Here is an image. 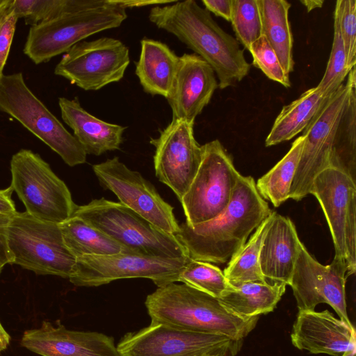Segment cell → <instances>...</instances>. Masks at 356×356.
I'll return each mask as SVG.
<instances>
[{
    "label": "cell",
    "mask_w": 356,
    "mask_h": 356,
    "mask_svg": "<svg viewBox=\"0 0 356 356\" xmlns=\"http://www.w3.org/2000/svg\"><path fill=\"white\" fill-rule=\"evenodd\" d=\"M329 168L343 172L356 182V94L341 121L331 151Z\"/></svg>",
    "instance_id": "31"
},
{
    "label": "cell",
    "mask_w": 356,
    "mask_h": 356,
    "mask_svg": "<svg viewBox=\"0 0 356 356\" xmlns=\"http://www.w3.org/2000/svg\"><path fill=\"white\" fill-rule=\"evenodd\" d=\"M218 87L211 65L195 54L179 56L177 72L170 92L166 99L172 119L195 120L209 103Z\"/></svg>",
    "instance_id": "19"
},
{
    "label": "cell",
    "mask_w": 356,
    "mask_h": 356,
    "mask_svg": "<svg viewBox=\"0 0 356 356\" xmlns=\"http://www.w3.org/2000/svg\"><path fill=\"white\" fill-rule=\"evenodd\" d=\"M117 3L120 6L123 8L124 9H127L129 8H134V7H143V6H161V5H165L168 3H172L175 1H146V0H142V1H134V0H129V1H122V0H116Z\"/></svg>",
    "instance_id": "41"
},
{
    "label": "cell",
    "mask_w": 356,
    "mask_h": 356,
    "mask_svg": "<svg viewBox=\"0 0 356 356\" xmlns=\"http://www.w3.org/2000/svg\"><path fill=\"white\" fill-rule=\"evenodd\" d=\"M13 188L9 187L0 189V213L13 214L15 213V202L12 199Z\"/></svg>",
    "instance_id": "40"
},
{
    "label": "cell",
    "mask_w": 356,
    "mask_h": 356,
    "mask_svg": "<svg viewBox=\"0 0 356 356\" xmlns=\"http://www.w3.org/2000/svg\"><path fill=\"white\" fill-rule=\"evenodd\" d=\"M248 51L252 56V65L255 67L261 70L268 79L285 88L291 87L289 75L284 72L274 49L264 35L253 42Z\"/></svg>",
    "instance_id": "35"
},
{
    "label": "cell",
    "mask_w": 356,
    "mask_h": 356,
    "mask_svg": "<svg viewBox=\"0 0 356 356\" xmlns=\"http://www.w3.org/2000/svg\"><path fill=\"white\" fill-rule=\"evenodd\" d=\"M275 211L255 229L250 238L229 259L223 274L232 286L245 282H266L259 265V252L263 238Z\"/></svg>",
    "instance_id": "28"
},
{
    "label": "cell",
    "mask_w": 356,
    "mask_h": 356,
    "mask_svg": "<svg viewBox=\"0 0 356 356\" xmlns=\"http://www.w3.org/2000/svg\"><path fill=\"white\" fill-rule=\"evenodd\" d=\"M300 2L305 6L308 12L316 8H321L324 1L322 0H302Z\"/></svg>",
    "instance_id": "43"
},
{
    "label": "cell",
    "mask_w": 356,
    "mask_h": 356,
    "mask_svg": "<svg viewBox=\"0 0 356 356\" xmlns=\"http://www.w3.org/2000/svg\"><path fill=\"white\" fill-rule=\"evenodd\" d=\"M10 166V186L26 213L58 225L72 216L77 205L70 190L38 154L22 149L13 155Z\"/></svg>",
    "instance_id": "8"
},
{
    "label": "cell",
    "mask_w": 356,
    "mask_h": 356,
    "mask_svg": "<svg viewBox=\"0 0 356 356\" xmlns=\"http://www.w3.org/2000/svg\"><path fill=\"white\" fill-rule=\"evenodd\" d=\"M72 215L86 220L131 252L168 259L188 258L184 247L120 202L104 197L76 206Z\"/></svg>",
    "instance_id": "4"
},
{
    "label": "cell",
    "mask_w": 356,
    "mask_h": 356,
    "mask_svg": "<svg viewBox=\"0 0 356 356\" xmlns=\"http://www.w3.org/2000/svg\"><path fill=\"white\" fill-rule=\"evenodd\" d=\"M300 242L291 220L275 212L259 252L260 268L266 282L289 285Z\"/></svg>",
    "instance_id": "21"
},
{
    "label": "cell",
    "mask_w": 356,
    "mask_h": 356,
    "mask_svg": "<svg viewBox=\"0 0 356 356\" xmlns=\"http://www.w3.org/2000/svg\"><path fill=\"white\" fill-rule=\"evenodd\" d=\"M286 287L282 284L245 282L231 285L218 300L231 313L245 318H253L273 312Z\"/></svg>",
    "instance_id": "24"
},
{
    "label": "cell",
    "mask_w": 356,
    "mask_h": 356,
    "mask_svg": "<svg viewBox=\"0 0 356 356\" xmlns=\"http://www.w3.org/2000/svg\"><path fill=\"white\" fill-rule=\"evenodd\" d=\"M194 124L185 119L172 120L149 143L155 147L154 166L156 177L180 200L195 177L202 159Z\"/></svg>",
    "instance_id": "17"
},
{
    "label": "cell",
    "mask_w": 356,
    "mask_h": 356,
    "mask_svg": "<svg viewBox=\"0 0 356 356\" xmlns=\"http://www.w3.org/2000/svg\"><path fill=\"white\" fill-rule=\"evenodd\" d=\"M100 184L111 191L120 202L161 231L175 235L179 230L173 207L154 186L138 172L134 171L115 156L92 165Z\"/></svg>",
    "instance_id": "16"
},
{
    "label": "cell",
    "mask_w": 356,
    "mask_h": 356,
    "mask_svg": "<svg viewBox=\"0 0 356 356\" xmlns=\"http://www.w3.org/2000/svg\"><path fill=\"white\" fill-rule=\"evenodd\" d=\"M334 19L337 22L350 70L356 63V0H337Z\"/></svg>",
    "instance_id": "36"
},
{
    "label": "cell",
    "mask_w": 356,
    "mask_h": 356,
    "mask_svg": "<svg viewBox=\"0 0 356 356\" xmlns=\"http://www.w3.org/2000/svg\"><path fill=\"white\" fill-rule=\"evenodd\" d=\"M292 344L312 354L341 356L356 348L353 324L336 318L329 310L299 311L291 334Z\"/></svg>",
    "instance_id": "20"
},
{
    "label": "cell",
    "mask_w": 356,
    "mask_h": 356,
    "mask_svg": "<svg viewBox=\"0 0 356 356\" xmlns=\"http://www.w3.org/2000/svg\"><path fill=\"white\" fill-rule=\"evenodd\" d=\"M0 111L17 120L68 165L86 162L81 144L30 90L22 72L0 79Z\"/></svg>",
    "instance_id": "7"
},
{
    "label": "cell",
    "mask_w": 356,
    "mask_h": 356,
    "mask_svg": "<svg viewBox=\"0 0 356 356\" xmlns=\"http://www.w3.org/2000/svg\"><path fill=\"white\" fill-rule=\"evenodd\" d=\"M305 139L297 138L286 154L260 177L256 187L261 196L278 207L289 198L290 188L302 154Z\"/></svg>",
    "instance_id": "29"
},
{
    "label": "cell",
    "mask_w": 356,
    "mask_h": 356,
    "mask_svg": "<svg viewBox=\"0 0 356 356\" xmlns=\"http://www.w3.org/2000/svg\"><path fill=\"white\" fill-rule=\"evenodd\" d=\"M12 214L0 213V271L6 264H13V257L10 252L7 227Z\"/></svg>",
    "instance_id": "38"
},
{
    "label": "cell",
    "mask_w": 356,
    "mask_h": 356,
    "mask_svg": "<svg viewBox=\"0 0 356 356\" xmlns=\"http://www.w3.org/2000/svg\"><path fill=\"white\" fill-rule=\"evenodd\" d=\"M272 211L258 192L254 179L241 175L230 203L222 213L193 227L183 222L174 236L190 259L224 264Z\"/></svg>",
    "instance_id": "2"
},
{
    "label": "cell",
    "mask_w": 356,
    "mask_h": 356,
    "mask_svg": "<svg viewBox=\"0 0 356 356\" xmlns=\"http://www.w3.org/2000/svg\"><path fill=\"white\" fill-rule=\"evenodd\" d=\"M236 40L247 50L262 35L258 0H232L231 21Z\"/></svg>",
    "instance_id": "33"
},
{
    "label": "cell",
    "mask_w": 356,
    "mask_h": 356,
    "mask_svg": "<svg viewBox=\"0 0 356 356\" xmlns=\"http://www.w3.org/2000/svg\"><path fill=\"white\" fill-rule=\"evenodd\" d=\"M329 97H325L316 86L283 106L266 138L265 145L270 147L289 140L303 131Z\"/></svg>",
    "instance_id": "25"
},
{
    "label": "cell",
    "mask_w": 356,
    "mask_h": 356,
    "mask_svg": "<svg viewBox=\"0 0 356 356\" xmlns=\"http://www.w3.org/2000/svg\"><path fill=\"white\" fill-rule=\"evenodd\" d=\"M201 147L200 166L180 200L186 222L191 227L211 220L226 210L241 175L218 140Z\"/></svg>",
    "instance_id": "10"
},
{
    "label": "cell",
    "mask_w": 356,
    "mask_h": 356,
    "mask_svg": "<svg viewBox=\"0 0 356 356\" xmlns=\"http://www.w3.org/2000/svg\"><path fill=\"white\" fill-rule=\"evenodd\" d=\"M178 282L217 298H220L231 286L218 267L191 259L180 272Z\"/></svg>",
    "instance_id": "32"
},
{
    "label": "cell",
    "mask_w": 356,
    "mask_h": 356,
    "mask_svg": "<svg viewBox=\"0 0 356 356\" xmlns=\"http://www.w3.org/2000/svg\"><path fill=\"white\" fill-rule=\"evenodd\" d=\"M127 17L116 0L62 14L30 28L24 53L35 64L48 62L90 35L119 27Z\"/></svg>",
    "instance_id": "5"
},
{
    "label": "cell",
    "mask_w": 356,
    "mask_h": 356,
    "mask_svg": "<svg viewBox=\"0 0 356 356\" xmlns=\"http://www.w3.org/2000/svg\"><path fill=\"white\" fill-rule=\"evenodd\" d=\"M262 35L274 49L284 72L293 70V36L289 21L291 3L286 0H258Z\"/></svg>",
    "instance_id": "26"
},
{
    "label": "cell",
    "mask_w": 356,
    "mask_h": 356,
    "mask_svg": "<svg viewBox=\"0 0 356 356\" xmlns=\"http://www.w3.org/2000/svg\"><path fill=\"white\" fill-rule=\"evenodd\" d=\"M179 60L166 44L149 38L140 40V53L135 73L143 90L168 98Z\"/></svg>",
    "instance_id": "23"
},
{
    "label": "cell",
    "mask_w": 356,
    "mask_h": 356,
    "mask_svg": "<svg viewBox=\"0 0 356 356\" xmlns=\"http://www.w3.org/2000/svg\"><path fill=\"white\" fill-rule=\"evenodd\" d=\"M106 0H13L17 19L31 26L62 14L103 5Z\"/></svg>",
    "instance_id": "30"
},
{
    "label": "cell",
    "mask_w": 356,
    "mask_h": 356,
    "mask_svg": "<svg viewBox=\"0 0 356 356\" xmlns=\"http://www.w3.org/2000/svg\"><path fill=\"white\" fill-rule=\"evenodd\" d=\"M341 356H356V348L343 353Z\"/></svg>",
    "instance_id": "44"
},
{
    "label": "cell",
    "mask_w": 356,
    "mask_h": 356,
    "mask_svg": "<svg viewBox=\"0 0 356 356\" xmlns=\"http://www.w3.org/2000/svg\"><path fill=\"white\" fill-rule=\"evenodd\" d=\"M7 238L13 264L37 275L70 277L76 259L66 247L58 224L16 211L10 216Z\"/></svg>",
    "instance_id": "9"
},
{
    "label": "cell",
    "mask_w": 356,
    "mask_h": 356,
    "mask_svg": "<svg viewBox=\"0 0 356 356\" xmlns=\"http://www.w3.org/2000/svg\"><path fill=\"white\" fill-rule=\"evenodd\" d=\"M148 17L157 28L177 37L209 63L220 89L241 81L248 74L250 65L239 42L195 0L153 6Z\"/></svg>",
    "instance_id": "1"
},
{
    "label": "cell",
    "mask_w": 356,
    "mask_h": 356,
    "mask_svg": "<svg viewBox=\"0 0 356 356\" xmlns=\"http://www.w3.org/2000/svg\"><path fill=\"white\" fill-rule=\"evenodd\" d=\"M349 276L343 259L334 255L330 264L323 265L300 242L289 284L298 310H314L318 305L326 303L340 319L351 325L346 298V283Z\"/></svg>",
    "instance_id": "15"
},
{
    "label": "cell",
    "mask_w": 356,
    "mask_h": 356,
    "mask_svg": "<svg viewBox=\"0 0 356 356\" xmlns=\"http://www.w3.org/2000/svg\"><path fill=\"white\" fill-rule=\"evenodd\" d=\"M151 323L244 340L259 317L245 318L227 310L218 298L184 283L158 287L145 302Z\"/></svg>",
    "instance_id": "3"
},
{
    "label": "cell",
    "mask_w": 356,
    "mask_h": 356,
    "mask_svg": "<svg viewBox=\"0 0 356 356\" xmlns=\"http://www.w3.org/2000/svg\"><path fill=\"white\" fill-rule=\"evenodd\" d=\"M10 339V336L0 322V354L8 347Z\"/></svg>",
    "instance_id": "42"
},
{
    "label": "cell",
    "mask_w": 356,
    "mask_h": 356,
    "mask_svg": "<svg viewBox=\"0 0 356 356\" xmlns=\"http://www.w3.org/2000/svg\"><path fill=\"white\" fill-rule=\"evenodd\" d=\"M64 243L76 258L132 252L82 218L72 215L59 224Z\"/></svg>",
    "instance_id": "27"
},
{
    "label": "cell",
    "mask_w": 356,
    "mask_h": 356,
    "mask_svg": "<svg viewBox=\"0 0 356 356\" xmlns=\"http://www.w3.org/2000/svg\"><path fill=\"white\" fill-rule=\"evenodd\" d=\"M202 3L209 13L231 21L232 0H202Z\"/></svg>",
    "instance_id": "39"
},
{
    "label": "cell",
    "mask_w": 356,
    "mask_h": 356,
    "mask_svg": "<svg viewBox=\"0 0 356 356\" xmlns=\"http://www.w3.org/2000/svg\"><path fill=\"white\" fill-rule=\"evenodd\" d=\"M20 344L41 356H120L112 337L69 330L47 321L39 327L25 330Z\"/></svg>",
    "instance_id": "18"
},
{
    "label": "cell",
    "mask_w": 356,
    "mask_h": 356,
    "mask_svg": "<svg viewBox=\"0 0 356 356\" xmlns=\"http://www.w3.org/2000/svg\"><path fill=\"white\" fill-rule=\"evenodd\" d=\"M309 194L318 200L332 235L334 255L343 259L349 275L356 270V182L332 168L314 179Z\"/></svg>",
    "instance_id": "13"
},
{
    "label": "cell",
    "mask_w": 356,
    "mask_h": 356,
    "mask_svg": "<svg viewBox=\"0 0 356 356\" xmlns=\"http://www.w3.org/2000/svg\"><path fill=\"white\" fill-rule=\"evenodd\" d=\"M63 122L74 132L73 136L87 154L99 156L119 149L127 127L102 120L86 111L76 97L58 98Z\"/></svg>",
    "instance_id": "22"
},
{
    "label": "cell",
    "mask_w": 356,
    "mask_h": 356,
    "mask_svg": "<svg viewBox=\"0 0 356 356\" xmlns=\"http://www.w3.org/2000/svg\"><path fill=\"white\" fill-rule=\"evenodd\" d=\"M350 70L337 22L334 19V36L325 73L316 86L325 97L333 94L346 79Z\"/></svg>",
    "instance_id": "34"
},
{
    "label": "cell",
    "mask_w": 356,
    "mask_h": 356,
    "mask_svg": "<svg viewBox=\"0 0 356 356\" xmlns=\"http://www.w3.org/2000/svg\"><path fill=\"white\" fill-rule=\"evenodd\" d=\"M356 70L332 94L303 130L305 142L290 188L289 198L300 201L309 194L315 177L329 168V160L346 108L356 94Z\"/></svg>",
    "instance_id": "6"
},
{
    "label": "cell",
    "mask_w": 356,
    "mask_h": 356,
    "mask_svg": "<svg viewBox=\"0 0 356 356\" xmlns=\"http://www.w3.org/2000/svg\"><path fill=\"white\" fill-rule=\"evenodd\" d=\"M188 258L168 259L134 252L76 258L68 278L77 286H99L127 278H147L158 286L178 282Z\"/></svg>",
    "instance_id": "12"
},
{
    "label": "cell",
    "mask_w": 356,
    "mask_h": 356,
    "mask_svg": "<svg viewBox=\"0 0 356 356\" xmlns=\"http://www.w3.org/2000/svg\"><path fill=\"white\" fill-rule=\"evenodd\" d=\"M1 271H0V273H1Z\"/></svg>",
    "instance_id": "45"
},
{
    "label": "cell",
    "mask_w": 356,
    "mask_h": 356,
    "mask_svg": "<svg viewBox=\"0 0 356 356\" xmlns=\"http://www.w3.org/2000/svg\"><path fill=\"white\" fill-rule=\"evenodd\" d=\"M129 62V49L122 41L102 37L73 45L56 65L54 74L84 90H98L120 81Z\"/></svg>",
    "instance_id": "14"
},
{
    "label": "cell",
    "mask_w": 356,
    "mask_h": 356,
    "mask_svg": "<svg viewBox=\"0 0 356 356\" xmlns=\"http://www.w3.org/2000/svg\"><path fill=\"white\" fill-rule=\"evenodd\" d=\"M243 340L190 332L151 323L127 333L117 345L120 356H236Z\"/></svg>",
    "instance_id": "11"
},
{
    "label": "cell",
    "mask_w": 356,
    "mask_h": 356,
    "mask_svg": "<svg viewBox=\"0 0 356 356\" xmlns=\"http://www.w3.org/2000/svg\"><path fill=\"white\" fill-rule=\"evenodd\" d=\"M13 1L0 0V79L3 75L18 20Z\"/></svg>",
    "instance_id": "37"
}]
</instances>
